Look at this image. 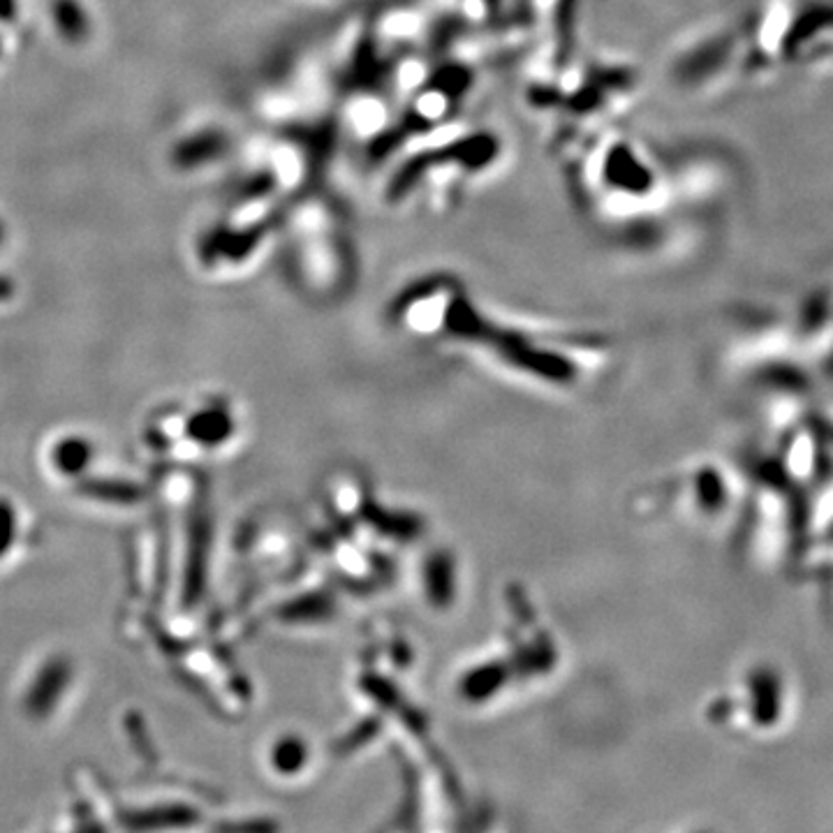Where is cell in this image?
Instances as JSON below:
<instances>
[{"mask_svg":"<svg viewBox=\"0 0 833 833\" xmlns=\"http://www.w3.org/2000/svg\"><path fill=\"white\" fill-rule=\"evenodd\" d=\"M574 184L586 205L607 220H633L663 205L669 190L667 171L642 142L616 135H600L579 160Z\"/></svg>","mask_w":833,"mask_h":833,"instance_id":"obj_1","label":"cell"}]
</instances>
